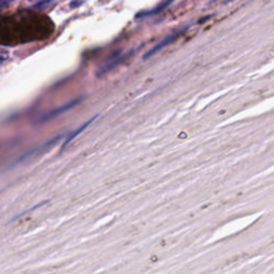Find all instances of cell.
<instances>
[{
    "mask_svg": "<svg viewBox=\"0 0 274 274\" xmlns=\"http://www.w3.org/2000/svg\"><path fill=\"white\" fill-rule=\"evenodd\" d=\"M174 1H175V0H164L163 2H161L159 5H157L156 8H153L151 10H148V11L139 12V13L136 15V19H146V17H149V16L158 15V14L161 13V12H163L164 10L167 9Z\"/></svg>",
    "mask_w": 274,
    "mask_h": 274,
    "instance_id": "obj_4",
    "label": "cell"
},
{
    "mask_svg": "<svg viewBox=\"0 0 274 274\" xmlns=\"http://www.w3.org/2000/svg\"><path fill=\"white\" fill-rule=\"evenodd\" d=\"M182 32H183V29H182V30H178V31L172 32V33L168 34L167 37H165L162 41H160L158 44H156L153 47H151V49L145 54V55H144L145 60H146V59H148V58L154 56V55H157L158 53H160L161 51H163L165 47H167L170 44L174 43L175 41H177L178 38H179L180 35L182 34Z\"/></svg>",
    "mask_w": 274,
    "mask_h": 274,
    "instance_id": "obj_2",
    "label": "cell"
},
{
    "mask_svg": "<svg viewBox=\"0 0 274 274\" xmlns=\"http://www.w3.org/2000/svg\"><path fill=\"white\" fill-rule=\"evenodd\" d=\"M15 0H0V10H2L3 8L7 7L10 3H12Z\"/></svg>",
    "mask_w": 274,
    "mask_h": 274,
    "instance_id": "obj_8",
    "label": "cell"
},
{
    "mask_svg": "<svg viewBox=\"0 0 274 274\" xmlns=\"http://www.w3.org/2000/svg\"><path fill=\"white\" fill-rule=\"evenodd\" d=\"M8 58H9V53H7V52L0 53V64H2L3 62L7 61Z\"/></svg>",
    "mask_w": 274,
    "mask_h": 274,
    "instance_id": "obj_7",
    "label": "cell"
},
{
    "mask_svg": "<svg viewBox=\"0 0 274 274\" xmlns=\"http://www.w3.org/2000/svg\"><path fill=\"white\" fill-rule=\"evenodd\" d=\"M81 101H82V99H75L73 101H70L69 103H65V104H63L61 106L57 107V109H55V110L47 111V112H45L44 115H42V116L39 118V120L37 122L38 123H42V122L50 121V120H52V119L56 118L58 116H60L61 114H63V112L68 111L70 110H72L73 107H75L76 105H79L81 103Z\"/></svg>",
    "mask_w": 274,
    "mask_h": 274,
    "instance_id": "obj_3",
    "label": "cell"
},
{
    "mask_svg": "<svg viewBox=\"0 0 274 274\" xmlns=\"http://www.w3.org/2000/svg\"><path fill=\"white\" fill-rule=\"evenodd\" d=\"M55 2H56V0H41V1H39V2L35 3L34 5H32L31 9L34 10V11L41 12V11L47 10L51 7V5H53Z\"/></svg>",
    "mask_w": 274,
    "mask_h": 274,
    "instance_id": "obj_6",
    "label": "cell"
},
{
    "mask_svg": "<svg viewBox=\"0 0 274 274\" xmlns=\"http://www.w3.org/2000/svg\"><path fill=\"white\" fill-rule=\"evenodd\" d=\"M81 3H82V1H72L71 2V8H76V7H80Z\"/></svg>",
    "mask_w": 274,
    "mask_h": 274,
    "instance_id": "obj_9",
    "label": "cell"
},
{
    "mask_svg": "<svg viewBox=\"0 0 274 274\" xmlns=\"http://www.w3.org/2000/svg\"><path fill=\"white\" fill-rule=\"evenodd\" d=\"M98 117H99V116H95V117L91 118V119H90V120H88L87 122H85L84 124H82V126H81L80 128H77V129H76L75 131H73V132H72V133H71V134L69 135V137H68V138H67V140H65L64 145H68V144H69V142H71V140H72V139H74V138H75V137H76L77 135H80V134H81V133L82 132V131H84L85 129H87V128H88L89 126H90V124H91V123H92V122H93V121L95 120V119H97Z\"/></svg>",
    "mask_w": 274,
    "mask_h": 274,
    "instance_id": "obj_5",
    "label": "cell"
},
{
    "mask_svg": "<svg viewBox=\"0 0 274 274\" xmlns=\"http://www.w3.org/2000/svg\"><path fill=\"white\" fill-rule=\"evenodd\" d=\"M131 54H132V52L124 53L121 51H118V52L114 53L110 58H107L106 60L102 63V65L99 68V70L97 71V75L103 76L109 72H110V71L116 69L118 65H120L128 57H130Z\"/></svg>",
    "mask_w": 274,
    "mask_h": 274,
    "instance_id": "obj_1",
    "label": "cell"
}]
</instances>
